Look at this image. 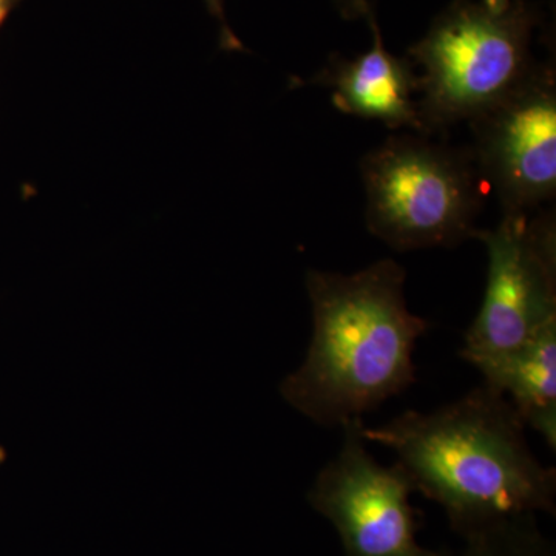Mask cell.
<instances>
[{"label":"cell","mask_w":556,"mask_h":556,"mask_svg":"<svg viewBox=\"0 0 556 556\" xmlns=\"http://www.w3.org/2000/svg\"><path fill=\"white\" fill-rule=\"evenodd\" d=\"M362 437L393 450L416 492L444 508L464 538L555 514V468L538 460L517 409L484 382L434 412L409 409L383 426H364Z\"/></svg>","instance_id":"1"},{"label":"cell","mask_w":556,"mask_h":556,"mask_svg":"<svg viewBox=\"0 0 556 556\" xmlns=\"http://www.w3.org/2000/svg\"><path fill=\"white\" fill-rule=\"evenodd\" d=\"M405 278L390 258L353 274H306L313 336L303 364L280 383L289 407L342 427L416 382V343L430 325L409 311Z\"/></svg>","instance_id":"2"},{"label":"cell","mask_w":556,"mask_h":556,"mask_svg":"<svg viewBox=\"0 0 556 556\" xmlns=\"http://www.w3.org/2000/svg\"><path fill=\"white\" fill-rule=\"evenodd\" d=\"M535 21L527 0H456L439 14L408 50L424 135L470 123L517 89L536 65Z\"/></svg>","instance_id":"3"},{"label":"cell","mask_w":556,"mask_h":556,"mask_svg":"<svg viewBox=\"0 0 556 556\" xmlns=\"http://www.w3.org/2000/svg\"><path fill=\"white\" fill-rule=\"evenodd\" d=\"M362 178L369 232L399 252L473 239L489 190L471 150L420 134L388 138L362 161Z\"/></svg>","instance_id":"4"},{"label":"cell","mask_w":556,"mask_h":556,"mask_svg":"<svg viewBox=\"0 0 556 556\" xmlns=\"http://www.w3.org/2000/svg\"><path fill=\"white\" fill-rule=\"evenodd\" d=\"M473 239L485 247L484 299L467 329L460 357L504 353L556 320V229L554 214L530 218L503 212L493 229Z\"/></svg>","instance_id":"5"},{"label":"cell","mask_w":556,"mask_h":556,"mask_svg":"<svg viewBox=\"0 0 556 556\" xmlns=\"http://www.w3.org/2000/svg\"><path fill=\"white\" fill-rule=\"evenodd\" d=\"M364 426L354 419L340 427L342 447L314 479L311 507L338 530L346 556H445L420 546L412 478L401 464L375 459Z\"/></svg>","instance_id":"6"},{"label":"cell","mask_w":556,"mask_h":556,"mask_svg":"<svg viewBox=\"0 0 556 556\" xmlns=\"http://www.w3.org/2000/svg\"><path fill=\"white\" fill-rule=\"evenodd\" d=\"M471 149L504 212H527L556 192V78L535 65L517 89L470 121Z\"/></svg>","instance_id":"7"},{"label":"cell","mask_w":556,"mask_h":556,"mask_svg":"<svg viewBox=\"0 0 556 556\" xmlns=\"http://www.w3.org/2000/svg\"><path fill=\"white\" fill-rule=\"evenodd\" d=\"M372 46L354 60L331 61L317 83L332 90L339 112L376 119L390 129H409L424 135L417 108V75L408 60L394 56L383 46L375 16L369 14Z\"/></svg>","instance_id":"8"},{"label":"cell","mask_w":556,"mask_h":556,"mask_svg":"<svg viewBox=\"0 0 556 556\" xmlns=\"http://www.w3.org/2000/svg\"><path fill=\"white\" fill-rule=\"evenodd\" d=\"M482 382L510 401L526 427L556 448V320L522 345L504 353L467 358Z\"/></svg>","instance_id":"9"},{"label":"cell","mask_w":556,"mask_h":556,"mask_svg":"<svg viewBox=\"0 0 556 556\" xmlns=\"http://www.w3.org/2000/svg\"><path fill=\"white\" fill-rule=\"evenodd\" d=\"M466 541L459 556H555L551 543L538 530L535 517L501 522Z\"/></svg>","instance_id":"10"},{"label":"cell","mask_w":556,"mask_h":556,"mask_svg":"<svg viewBox=\"0 0 556 556\" xmlns=\"http://www.w3.org/2000/svg\"><path fill=\"white\" fill-rule=\"evenodd\" d=\"M208 10L212 11L215 17L222 25V43L226 50H243V46L237 36L230 30L228 22L225 20V13H223L222 0H206Z\"/></svg>","instance_id":"11"},{"label":"cell","mask_w":556,"mask_h":556,"mask_svg":"<svg viewBox=\"0 0 556 556\" xmlns=\"http://www.w3.org/2000/svg\"><path fill=\"white\" fill-rule=\"evenodd\" d=\"M334 3L346 21H356L372 14L368 0H334Z\"/></svg>","instance_id":"12"},{"label":"cell","mask_w":556,"mask_h":556,"mask_svg":"<svg viewBox=\"0 0 556 556\" xmlns=\"http://www.w3.org/2000/svg\"><path fill=\"white\" fill-rule=\"evenodd\" d=\"M21 2L22 0H0V28L3 27L10 14L13 13V10L16 9Z\"/></svg>","instance_id":"13"},{"label":"cell","mask_w":556,"mask_h":556,"mask_svg":"<svg viewBox=\"0 0 556 556\" xmlns=\"http://www.w3.org/2000/svg\"><path fill=\"white\" fill-rule=\"evenodd\" d=\"M7 459V452H5V448L3 447H0V464L3 463V460Z\"/></svg>","instance_id":"14"}]
</instances>
